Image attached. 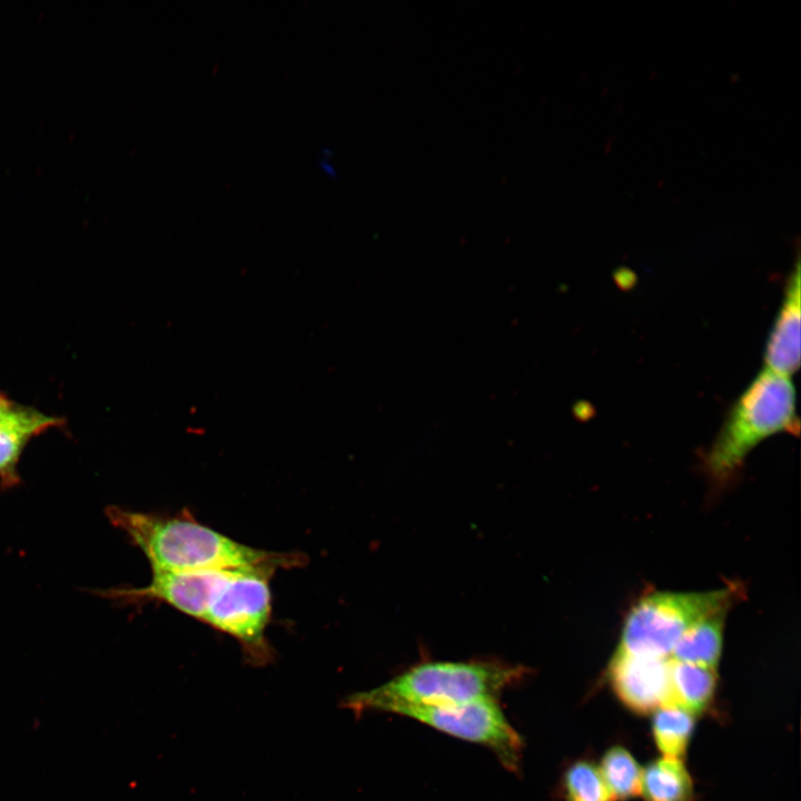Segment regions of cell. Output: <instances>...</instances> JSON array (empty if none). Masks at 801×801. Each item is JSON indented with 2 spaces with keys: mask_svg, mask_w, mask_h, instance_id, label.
Returning a JSON list of instances; mask_svg holds the SVG:
<instances>
[{
  "mask_svg": "<svg viewBox=\"0 0 801 801\" xmlns=\"http://www.w3.org/2000/svg\"><path fill=\"white\" fill-rule=\"evenodd\" d=\"M276 571L267 566L225 571L201 621L233 636L251 666H266L275 659L266 630L271 616L269 582Z\"/></svg>",
  "mask_w": 801,
  "mask_h": 801,
  "instance_id": "5b68a950",
  "label": "cell"
},
{
  "mask_svg": "<svg viewBox=\"0 0 801 801\" xmlns=\"http://www.w3.org/2000/svg\"><path fill=\"white\" fill-rule=\"evenodd\" d=\"M800 259L797 257L764 347V367L791 377L800 366Z\"/></svg>",
  "mask_w": 801,
  "mask_h": 801,
  "instance_id": "9c48e42d",
  "label": "cell"
},
{
  "mask_svg": "<svg viewBox=\"0 0 801 801\" xmlns=\"http://www.w3.org/2000/svg\"><path fill=\"white\" fill-rule=\"evenodd\" d=\"M670 703L694 713L708 709L716 689L715 669L669 661Z\"/></svg>",
  "mask_w": 801,
  "mask_h": 801,
  "instance_id": "8fae6325",
  "label": "cell"
},
{
  "mask_svg": "<svg viewBox=\"0 0 801 801\" xmlns=\"http://www.w3.org/2000/svg\"><path fill=\"white\" fill-rule=\"evenodd\" d=\"M396 714L490 749L508 771L517 772L521 768L524 742L497 699H481L444 708H408Z\"/></svg>",
  "mask_w": 801,
  "mask_h": 801,
  "instance_id": "8992f818",
  "label": "cell"
},
{
  "mask_svg": "<svg viewBox=\"0 0 801 801\" xmlns=\"http://www.w3.org/2000/svg\"><path fill=\"white\" fill-rule=\"evenodd\" d=\"M645 801H693V781L679 759L662 758L643 771L641 791Z\"/></svg>",
  "mask_w": 801,
  "mask_h": 801,
  "instance_id": "4fadbf2b",
  "label": "cell"
},
{
  "mask_svg": "<svg viewBox=\"0 0 801 801\" xmlns=\"http://www.w3.org/2000/svg\"><path fill=\"white\" fill-rule=\"evenodd\" d=\"M739 586L706 592H656L642 597L629 612L617 650L670 657L681 635L694 624L726 613Z\"/></svg>",
  "mask_w": 801,
  "mask_h": 801,
  "instance_id": "277c9868",
  "label": "cell"
},
{
  "mask_svg": "<svg viewBox=\"0 0 801 801\" xmlns=\"http://www.w3.org/2000/svg\"><path fill=\"white\" fill-rule=\"evenodd\" d=\"M561 793L565 801H613L599 768L589 760H576L563 772Z\"/></svg>",
  "mask_w": 801,
  "mask_h": 801,
  "instance_id": "2e32d148",
  "label": "cell"
},
{
  "mask_svg": "<svg viewBox=\"0 0 801 801\" xmlns=\"http://www.w3.org/2000/svg\"><path fill=\"white\" fill-rule=\"evenodd\" d=\"M14 403L0 390V415L10 409Z\"/></svg>",
  "mask_w": 801,
  "mask_h": 801,
  "instance_id": "e0dca14e",
  "label": "cell"
},
{
  "mask_svg": "<svg viewBox=\"0 0 801 801\" xmlns=\"http://www.w3.org/2000/svg\"><path fill=\"white\" fill-rule=\"evenodd\" d=\"M109 522L147 557L152 572H206L251 567L291 568L307 561L301 553L268 552L199 523L185 513L160 515L119 506L106 510Z\"/></svg>",
  "mask_w": 801,
  "mask_h": 801,
  "instance_id": "6da1fadb",
  "label": "cell"
},
{
  "mask_svg": "<svg viewBox=\"0 0 801 801\" xmlns=\"http://www.w3.org/2000/svg\"><path fill=\"white\" fill-rule=\"evenodd\" d=\"M795 388L791 377L763 367L732 403L704 457L706 471L726 481L765 438L798 432Z\"/></svg>",
  "mask_w": 801,
  "mask_h": 801,
  "instance_id": "3957f363",
  "label": "cell"
},
{
  "mask_svg": "<svg viewBox=\"0 0 801 801\" xmlns=\"http://www.w3.org/2000/svg\"><path fill=\"white\" fill-rule=\"evenodd\" d=\"M63 423L61 417L17 404L0 415L1 488H11L20 483L18 465L28 443L50 428L62 426Z\"/></svg>",
  "mask_w": 801,
  "mask_h": 801,
  "instance_id": "30bf717a",
  "label": "cell"
},
{
  "mask_svg": "<svg viewBox=\"0 0 801 801\" xmlns=\"http://www.w3.org/2000/svg\"><path fill=\"white\" fill-rule=\"evenodd\" d=\"M724 616L725 613L715 614L686 630L670 659L716 669L722 652Z\"/></svg>",
  "mask_w": 801,
  "mask_h": 801,
  "instance_id": "7c38bea8",
  "label": "cell"
},
{
  "mask_svg": "<svg viewBox=\"0 0 801 801\" xmlns=\"http://www.w3.org/2000/svg\"><path fill=\"white\" fill-rule=\"evenodd\" d=\"M599 770L613 801H624L640 793L642 770L625 748H610Z\"/></svg>",
  "mask_w": 801,
  "mask_h": 801,
  "instance_id": "9a60e30c",
  "label": "cell"
},
{
  "mask_svg": "<svg viewBox=\"0 0 801 801\" xmlns=\"http://www.w3.org/2000/svg\"><path fill=\"white\" fill-rule=\"evenodd\" d=\"M670 657L630 654L616 649L609 669L610 684L631 711L649 713L670 703Z\"/></svg>",
  "mask_w": 801,
  "mask_h": 801,
  "instance_id": "ba28073f",
  "label": "cell"
},
{
  "mask_svg": "<svg viewBox=\"0 0 801 801\" xmlns=\"http://www.w3.org/2000/svg\"><path fill=\"white\" fill-rule=\"evenodd\" d=\"M693 728V714L675 704L659 708L652 720L654 741L665 758L681 760L684 756Z\"/></svg>",
  "mask_w": 801,
  "mask_h": 801,
  "instance_id": "5bb4252c",
  "label": "cell"
},
{
  "mask_svg": "<svg viewBox=\"0 0 801 801\" xmlns=\"http://www.w3.org/2000/svg\"><path fill=\"white\" fill-rule=\"evenodd\" d=\"M526 668L500 661H426L370 690L345 696L340 706L359 715L366 711L397 713L408 708L454 706L481 699H498L524 679Z\"/></svg>",
  "mask_w": 801,
  "mask_h": 801,
  "instance_id": "7a4b0ae2",
  "label": "cell"
},
{
  "mask_svg": "<svg viewBox=\"0 0 801 801\" xmlns=\"http://www.w3.org/2000/svg\"><path fill=\"white\" fill-rule=\"evenodd\" d=\"M224 572H152L150 583L142 587H116L97 593L121 604L159 601L201 622Z\"/></svg>",
  "mask_w": 801,
  "mask_h": 801,
  "instance_id": "52a82bcc",
  "label": "cell"
}]
</instances>
